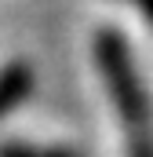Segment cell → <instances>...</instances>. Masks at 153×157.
Wrapping results in <instances>:
<instances>
[{
  "label": "cell",
  "instance_id": "obj_1",
  "mask_svg": "<svg viewBox=\"0 0 153 157\" xmlns=\"http://www.w3.org/2000/svg\"><path fill=\"white\" fill-rule=\"evenodd\" d=\"M95 62L102 70L106 91L113 99L124 157H153V99L139 73L128 40L117 29H102L95 37Z\"/></svg>",
  "mask_w": 153,
  "mask_h": 157
},
{
  "label": "cell",
  "instance_id": "obj_2",
  "mask_svg": "<svg viewBox=\"0 0 153 157\" xmlns=\"http://www.w3.org/2000/svg\"><path fill=\"white\" fill-rule=\"evenodd\" d=\"M29 88H33L29 62H7V66H0V121L29 95Z\"/></svg>",
  "mask_w": 153,
  "mask_h": 157
},
{
  "label": "cell",
  "instance_id": "obj_3",
  "mask_svg": "<svg viewBox=\"0 0 153 157\" xmlns=\"http://www.w3.org/2000/svg\"><path fill=\"white\" fill-rule=\"evenodd\" d=\"M0 157H76L66 146H51V143H4Z\"/></svg>",
  "mask_w": 153,
  "mask_h": 157
},
{
  "label": "cell",
  "instance_id": "obj_4",
  "mask_svg": "<svg viewBox=\"0 0 153 157\" xmlns=\"http://www.w3.org/2000/svg\"><path fill=\"white\" fill-rule=\"evenodd\" d=\"M128 4H135V7H139V11H142V15L153 22V0H128Z\"/></svg>",
  "mask_w": 153,
  "mask_h": 157
}]
</instances>
